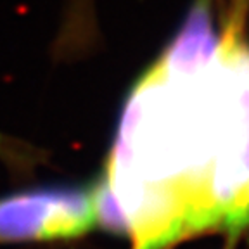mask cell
Returning a JSON list of instances; mask_svg holds the SVG:
<instances>
[{
	"label": "cell",
	"mask_w": 249,
	"mask_h": 249,
	"mask_svg": "<svg viewBox=\"0 0 249 249\" xmlns=\"http://www.w3.org/2000/svg\"><path fill=\"white\" fill-rule=\"evenodd\" d=\"M99 227L93 185H49L0 197V244L82 237Z\"/></svg>",
	"instance_id": "cell-2"
},
{
	"label": "cell",
	"mask_w": 249,
	"mask_h": 249,
	"mask_svg": "<svg viewBox=\"0 0 249 249\" xmlns=\"http://www.w3.org/2000/svg\"><path fill=\"white\" fill-rule=\"evenodd\" d=\"M99 225L130 249H170L249 227V52L197 31L130 95L102 177Z\"/></svg>",
	"instance_id": "cell-1"
},
{
	"label": "cell",
	"mask_w": 249,
	"mask_h": 249,
	"mask_svg": "<svg viewBox=\"0 0 249 249\" xmlns=\"http://www.w3.org/2000/svg\"><path fill=\"white\" fill-rule=\"evenodd\" d=\"M0 156L7 163H12L16 166H24L30 163L35 152H30V147L12 142V140L0 135Z\"/></svg>",
	"instance_id": "cell-3"
}]
</instances>
